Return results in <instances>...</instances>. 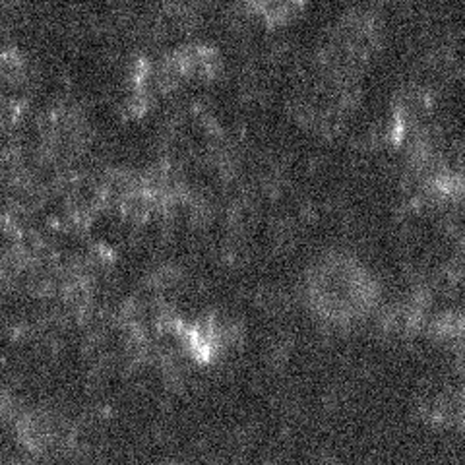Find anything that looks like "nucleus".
<instances>
[{"label":"nucleus","instance_id":"1","mask_svg":"<svg viewBox=\"0 0 465 465\" xmlns=\"http://www.w3.org/2000/svg\"><path fill=\"white\" fill-rule=\"evenodd\" d=\"M308 295L320 312L334 318H351L372 302L375 281L357 260L330 254L316 262L308 276Z\"/></svg>","mask_w":465,"mask_h":465}]
</instances>
